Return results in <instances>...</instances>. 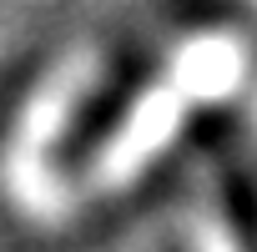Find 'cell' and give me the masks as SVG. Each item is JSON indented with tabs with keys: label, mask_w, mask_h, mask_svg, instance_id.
Here are the masks:
<instances>
[{
	"label": "cell",
	"mask_w": 257,
	"mask_h": 252,
	"mask_svg": "<svg viewBox=\"0 0 257 252\" xmlns=\"http://www.w3.org/2000/svg\"><path fill=\"white\" fill-rule=\"evenodd\" d=\"M222 202H227V217H232V227H237L242 252H257V182H252L242 167L227 172V192H222Z\"/></svg>",
	"instance_id": "obj_1"
}]
</instances>
